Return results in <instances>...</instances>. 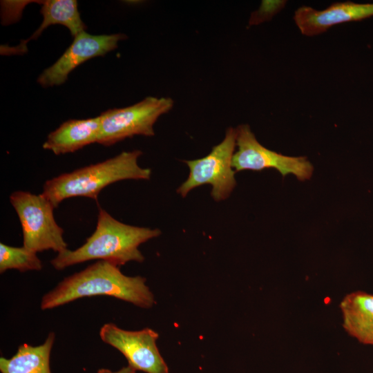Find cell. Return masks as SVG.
I'll return each mask as SVG.
<instances>
[{
	"mask_svg": "<svg viewBox=\"0 0 373 373\" xmlns=\"http://www.w3.org/2000/svg\"><path fill=\"white\" fill-rule=\"evenodd\" d=\"M373 17V3L336 2L323 10L303 6L294 13V20L300 32L308 37L326 32L329 28L345 22Z\"/></svg>",
	"mask_w": 373,
	"mask_h": 373,
	"instance_id": "obj_10",
	"label": "cell"
},
{
	"mask_svg": "<svg viewBox=\"0 0 373 373\" xmlns=\"http://www.w3.org/2000/svg\"><path fill=\"white\" fill-rule=\"evenodd\" d=\"M339 307L345 332L359 343L373 345V294L363 291L349 293Z\"/></svg>",
	"mask_w": 373,
	"mask_h": 373,
	"instance_id": "obj_12",
	"label": "cell"
},
{
	"mask_svg": "<svg viewBox=\"0 0 373 373\" xmlns=\"http://www.w3.org/2000/svg\"><path fill=\"white\" fill-rule=\"evenodd\" d=\"M236 146V130L229 128L222 141L214 146L202 158L183 160L189 169L187 179L178 188L177 193L184 198L193 189L211 185V195L216 202L229 197L236 185L232 158Z\"/></svg>",
	"mask_w": 373,
	"mask_h": 373,
	"instance_id": "obj_5",
	"label": "cell"
},
{
	"mask_svg": "<svg viewBox=\"0 0 373 373\" xmlns=\"http://www.w3.org/2000/svg\"><path fill=\"white\" fill-rule=\"evenodd\" d=\"M99 131V115L68 119L48 134L42 147L57 155L74 153L87 145L97 143Z\"/></svg>",
	"mask_w": 373,
	"mask_h": 373,
	"instance_id": "obj_11",
	"label": "cell"
},
{
	"mask_svg": "<svg viewBox=\"0 0 373 373\" xmlns=\"http://www.w3.org/2000/svg\"><path fill=\"white\" fill-rule=\"evenodd\" d=\"M101 340L120 352L128 365L146 373H169L156 341L157 332L151 328L137 331L122 329L115 323L104 324L99 329Z\"/></svg>",
	"mask_w": 373,
	"mask_h": 373,
	"instance_id": "obj_8",
	"label": "cell"
},
{
	"mask_svg": "<svg viewBox=\"0 0 373 373\" xmlns=\"http://www.w3.org/2000/svg\"><path fill=\"white\" fill-rule=\"evenodd\" d=\"M140 150L123 151L103 162L77 169L46 180L41 194L57 208L64 200L74 197L97 201L100 191L107 186L125 180H149L150 169L142 168Z\"/></svg>",
	"mask_w": 373,
	"mask_h": 373,
	"instance_id": "obj_3",
	"label": "cell"
},
{
	"mask_svg": "<svg viewBox=\"0 0 373 373\" xmlns=\"http://www.w3.org/2000/svg\"><path fill=\"white\" fill-rule=\"evenodd\" d=\"M41 13L43 21L32 35L20 45L15 48L14 52L25 51V46L31 39H36L41 32L52 25H61L66 27L75 37L86 28L82 21L75 0H46L41 1Z\"/></svg>",
	"mask_w": 373,
	"mask_h": 373,
	"instance_id": "obj_14",
	"label": "cell"
},
{
	"mask_svg": "<svg viewBox=\"0 0 373 373\" xmlns=\"http://www.w3.org/2000/svg\"><path fill=\"white\" fill-rule=\"evenodd\" d=\"M236 130L238 150L232 158L236 172L272 168L283 176L291 173L300 181L311 178L314 168L305 157L286 156L267 149L256 140L248 124L239 125Z\"/></svg>",
	"mask_w": 373,
	"mask_h": 373,
	"instance_id": "obj_7",
	"label": "cell"
},
{
	"mask_svg": "<svg viewBox=\"0 0 373 373\" xmlns=\"http://www.w3.org/2000/svg\"><path fill=\"white\" fill-rule=\"evenodd\" d=\"M146 278L124 274L119 267L97 260L83 270L64 278L41 300L42 310L51 309L84 297L111 296L144 309L155 304Z\"/></svg>",
	"mask_w": 373,
	"mask_h": 373,
	"instance_id": "obj_1",
	"label": "cell"
},
{
	"mask_svg": "<svg viewBox=\"0 0 373 373\" xmlns=\"http://www.w3.org/2000/svg\"><path fill=\"white\" fill-rule=\"evenodd\" d=\"M136 370L133 369L132 367L129 366L128 365L127 366L123 367L121 369L117 370V371H112L109 369L106 368H101L98 370L97 373H135Z\"/></svg>",
	"mask_w": 373,
	"mask_h": 373,
	"instance_id": "obj_17",
	"label": "cell"
},
{
	"mask_svg": "<svg viewBox=\"0 0 373 373\" xmlns=\"http://www.w3.org/2000/svg\"><path fill=\"white\" fill-rule=\"evenodd\" d=\"M21 223L23 246L35 253L67 249L64 229L56 222L54 206L41 193L16 191L9 197Z\"/></svg>",
	"mask_w": 373,
	"mask_h": 373,
	"instance_id": "obj_4",
	"label": "cell"
},
{
	"mask_svg": "<svg viewBox=\"0 0 373 373\" xmlns=\"http://www.w3.org/2000/svg\"><path fill=\"white\" fill-rule=\"evenodd\" d=\"M55 339V333L50 332L42 344L23 343L11 358L1 357V373H52L50 357Z\"/></svg>",
	"mask_w": 373,
	"mask_h": 373,
	"instance_id": "obj_13",
	"label": "cell"
},
{
	"mask_svg": "<svg viewBox=\"0 0 373 373\" xmlns=\"http://www.w3.org/2000/svg\"><path fill=\"white\" fill-rule=\"evenodd\" d=\"M173 104L170 97L149 96L133 105L102 113L97 143L110 146L135 135L154 136L155 123Z\"/></svg>",
	"mask_w": 373,
	"mask_h": 373,
	"instance_id": "obj_6",
	"label": "cell"
},
{
	"mask_svg": "<svg viewBox=\"0 0 373 373\" xmlns=\"http://www.w3.org/2000/svg\"><path fill=\"white\" fill-rule=\"evenodd\" d=\"M43 263L37 253L25 247H12L0 243V273L17 269L21 272L40 271Z\"/></svg>",
	"mask_w": 373,
	"mask_h": 373,
	"instance_id": "obj_15",
	"label": "cell"
},
{
	"mask_svg": "<svg viewBox=\"0 0 373 373\" xmlns=\"http://www.w3.org/2000/svg\"><path fill=\"white\" fill-rule=\"evenodd\" d=\"M126 38L124 34L94 35L83 31L74 37L62 55L37 78L43 87L60 86L78 66L96 57L104 56Z\"/></svg>",
	"mask_w": 373,
	"mask_h": 373,
	"instance_id": "obj_9",
	"label": "cell"
},
{
	"mask_svg": "<svg viewBox=\"0 0 373 373\" xmlns=\"http://www.w3.org/2000/svg\"><path fill=\"white\" fill-rule=\"evenodd\" d=\"M286 1H262L260 8L251 15L250 24L270 20L286 5Z\"/></svg>",
	"mask_w": 373,
	"mask_h": 373,
	"instance_id": "obj_16",
	"label": "cell"
},
{
	"mask_svg": "<svg viewBox=\"0 0 373 373\" xmlns=\"http://www.w3.org/2000/svg\"><path fill=\"white\" fill-rule=\"evenodd\" d=\"M159 229L133 226L123 223L99 207L94 232L81 247L57 254L50 260L58 271L84 262L98 260L117 266L128 262H142L144 256L139 246L161 234Z\"/></svg>",
	"mask_w": 373,
	"mask_h": 373,
	"instance_id": "obj_2",
	"label": "cell"
}]
</instances>
